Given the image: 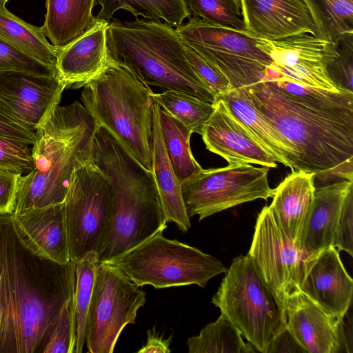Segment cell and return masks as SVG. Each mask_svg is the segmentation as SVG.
I'll use <instances>...</instances> for the list:
<instances>
[{"mask_svg": "<svg viewBox=\"0 0 353 353\" xmlns=\"http://www.w3.org/2000/svg\"><path fill=\"white\" fill-rule=\"evenodd\" d=\"M23 141L0 135V169L28 174L34 168L32 149Z\"/></svg>", "mask_w": 353, "mask_h": 353, "instance_id": "38", "label": "cell"}, {"mask_svg": "<svg viewBox=\"0 0 353 353\" xmlns=\"http://www.w3.org/2000/svg\"><path fill=\"white\" fill-rule=\"evenodd\" d=\"M74 281L73 262L45 256L0 215V353H43Z\"/></svg>", "mask_w": 353, "mask_h": 353, "instance_id": "1", "label": "cell"}, {"mask_svg": "<svg viewBox=\"0 0 353 353\" xmlns=\"http://www.w3.org/2000/svg\"><path fill=\"white\" fill-rule=\"evenodd\" d=\"M225 273L212 303L257 352L267 353L272 339L286 326L285 312L248 254L234 258Z\"/></svg>", "mask_w": 353, "mask_h": 353, "instance_id": "7", "label": "cell"}, {"mask_svg": "<svg viewBox=\"0 0 353 353\" xmlns=\"http://www.w3.org/2000/svg\"><path fill=\"white\" fill-rule=\"evenodd\" d=\"M256 110L290 149V168L315 176L353 158V92L286 80L245 87Z\"/></svg>", "mask_w": 353, "mask_h": 353, "instance_id": "2", "label": "cell"}, {"mask_svg": "<svg viewBox=\"0 0 353 353\" xmlns=\"http://www.w3.org/2000/svg\"><path fill=\"white\" fill-rule=\"evenodd\" d=\"M10 70L46 76L60 75L57 67L41 63L0 38V72Z\"/></svg>", "mask_w": 353, "mask_h": 353, "instance_id": "37", "label": "cell"}, {"mask_svg": "<svg viewBox=\"0 0 353 353\" xmlns=\"http://www.w3.org/2000/svg\"><path fill=\"white\" fill-rule=\"evenodd\" d=\"M0 135L32 145L34 130L19 121L0 102Z\"/></svg>", "mask_w": 353, "mask_h": 353, "instance_id": "41", "label": "cell"}, {"mask_svg": "<svg viewBox=\"0 0 353 353\" xmlns=\"http://www.w3.org/2000/svg\"><path fill=\"white\" fill-rule=\"evenodd\" d=\"M152 96L154 102L188 127L192 133L201 134L214 110V103L181 92L166 90L152 92Z\"/></svg>", "mask_w": 353, "mask_h": 353, "instance_id": "33", "label": "cell"}, {"mask_svg": "<svg viewBox=\"0 0 353 353\" xmlns=\"http://www.w3.org/2000/svg\"><path fill=\"white\" fill-rule=\"evenodd\" d=\"M248 255L284 312L288 297L299 290L304 276L316 258L307 257L288 239L269 206H265L257 216Z\"/></svg>", "mask_w": 353, "mask_h": 353, "instance_id": "13", "label": "cell"}, {"mask_svg": "<svg viewBox=\"0 0 353 353\" xmlns=\"http://www.w3.org/2000/svg\"><path fill=\"white\" fill-rule=\"evenodd\" d=\"M216 97L225 102L232 114L245 126L276 162L290 167V149L276 130L254 107L245 87L231 89Z\"/></svg>", "mask_w": 353, "mask_h": 353, "instance_id": "26", "label": "cell"}, {"mask_svg": "<svg viewBox=\"0 0 353 353\" xmlns=\"http://www.w3.org/2000/svg\"><path fill=\"white\" fill-rule=\"evenodd\" d=\"M332 43L336 51L327 65L329 77L338 89L353 92V33L345 34Z\"/></svg>", "mask_w": 353, "mask_h": 353, "instance_id": "35", "label": "cell"}, {"mask_svg": "<svg viewBox=\"0 0 353 353\" xmlns=\"http://www.w3.org/2000/svg\"><path fill=\"white\" fill-rule=\"evenodd\" d=\"M314 26V36L334 42L353 33V0H301Z\"/></svg>", "mask_w": 353, "mask_h": 353, "instance_id": "30", "label": "cell"}, {"mask_svg": "<svg viewBox=\"0 0 353 353\" xmlns=\"http://www.w3.org/2000/svg\"><path fill=\"white\" fill-rule=\"evenodd\" d=\"M193 17L220 26L245 31L239 0H185Z\"/></svg>", "mask_w": 353, "mask_h": 353, "instance_id": "34", "label": "cell"}, {"mask_svg": "<svg viewBox=\"0 0 353 353\" xmlns=\"http://www.w3.org/2000/svg\"><path fill=\"white\" fill-rule=\"evenodd\" d=\"M65 89L60 75L0 72V102L34 130L59 105Z\"/></svg>", "mask_w": 353, "mask_h": 353, "instance_id": "15", "label": "cell"}, {"mask_svg": "<svg viewBox=\"0 0 353 353\" xmlns=\"http://www.w3.org/2000/svg\"><path fill=\"white\" fill-rule=\"evenodd\" d=\"M98 264V254L94 252L88 253L81 261L74 263V305L76 339L74 353L82 352L85 343L86 318Z\"/></svg>", "mask_w": 353, "mask_h": 353, "instance_id": "32", "label": "cell"}, {"mask_svg": "<svg viewBox=\"0 0 353 353\" xmlns=\"http://www.w3.org/2000/svg\"><path fill=\"white\" fill-rule=\"evenodd\" d=\"M10 0H0V5L1 6H5L6 3Z\"/></svg>", "mask_w": 353, "mask_h": 353, "instance_id": "45", "label": "cell"}, {"mask_svg": "<svg viewBox=\"0 0 353 353\" xmlns=\"http://www.w3.org/2000/svg\"><path fill=\"white\" fill-rule=\"evenodd\" d=\"M307 353L287 326L272 339L267 353Z\"/></svg>", "mask_w": 353, "mask_h": 353, "instance_id": "43", "label": "cell"}, {"mask_svg": "<svg viewBox=\"0 0 353 353\" xmlns=\"http://www.w3.org/2000/svg\"><path fill=\"white\" fill-rule=\"evenodd\" d=\"M12 215L43 255L62 264L70 261L64 203Z\"/></svg>", "mask_w": 353, "mask_h": 353, "instance_id": "23", "label": "cell"}, {"mask_svg": "<svg viewBox=\"0 0 353 353\" xmlns=\"http://www.w3.org/2000/svg\"><path fill=\"white\" fill-rule=\"evenodd\" d=\"M158 104L153 112V174L167 222L175 223L183 232L191 227L190 217L183 202L181 183L177 179L165 148L161 131Z\"/></svg>", "mask_w": 353, "mask_h": 353, "instance_id": "24", "label": "cell"}, {"mask_svg": "<svg viewBox=\"0 0 353 353\" xmlns=\"http://www.w3.org/2000/svg\"><path fill=\"white\" fill-rule=\"evenodd\" d=\"M339 252L332 246L316 256L299 290L327 314L341 321L351 305L353 281Z\"/></svg>", "mask_w": 353, "mask_h": 353, "instance_id": "18", "label": "cell"}, {"mask_svg": "<svg viewBox=\"0 0 353 353\" xmlns=\"http://www.w3.org/2000/svg\"><path fill=\"white\" fill-rule=\"evenodd\" d=\"M245 32L276 41L301 33L314 36V26L301 0H239Z\"/></svg>", "mask_w": 353, "mask_h": 353, "instance_id": "19", "label": "cell"}, {"mask_svg": "<svg viewBox=\"0 0 353 353\" xmlns=\"http://www.w3.org/2000/svg\"><path fill=\"white\" fill-rule=\"evenodd\" d=\"M353 188L347 194L338 221L332 247L353 255Z\"/></svg>", "mask_w": 353, "mask_h": 353, "instance_id": "40", "label": "cell"}, {"mask_svg": "<svg viewBox=\"0 0 353 353\" xmlns=\"http://www.w3.org/2000/svg\"><path fill=\"white\" fill-rule=\"evenodd\" d=\"M189 353H253L256 350L245 343L239 330L222 314L208 324L198 336L187 341Z\"/></svg>", "mask_w": 353, "mask_h": 353, "instance_id": "31", "label": "cell"}, {"mask_svg": "<svg viewBox=\"0 0 353 353\" xmlns=\"http://www.w3.org/2000/svg\"><path fill=\"white\" fill-rule=\"evenodd\" d=\"M185 53L195 72L216 96L232 89L227 77L196 50L185 44Z\"/></svg>", "mask_w": 353, "mask_h": 353, "instance_id": "39", "label": "cell"}, {"mask_svg": "<svg viewBox=\"0 0 353 353\" xmlns=\"http://www.w3.org/2000/svg\"><path fill=\"white\" fill-rule=\"evenodd\" d=\"M286 326L307 353H338L346 348L343 321L327 314L305 294H291L285 308Z\"/></svg>", "mask_w": 353, "mask_h": 353, "instance_id": "17", "label": "cell"}, {"mask_svg": "<svg viewBox=\"0 0 353 353\" xmlns=\"http://www.w3.org/2000/svg\"><path fill=\"white\" fill-rule=\"evenodd\" d=\"M101 9L96 17L99 21L110 22L119 10H125L136 18L163 20L172 27H178L190 17L185 0H96Z\"/></svg>", "mask_w": 353, "mask_h": 353, "instance_id": "28", "label": "cell"}, {"mask_svg": "<svg viewBox=\"0 0 353 353\" xmlns=\"http://www.w3.org/2000/svg\"><path fill=\"white\" fill-rule=\"evenodd\" d=\"M147 335V341L138 350V353H169L171 352L170 345L172 336L166 339H164L163 336H159L155 331V326L153 329L148 330Z\"/></svg>", "mask_w": 353, "mask_h": 353, "instance_id": "44", "label": "cell"}, {"mask_svg": "<svg viewBox=\"0 0 353 353\" xmlns=\"http://www.w3.org/2000/svg\"><path fill=\"white\" fill-rule=\"evenodd\" d=\"M352 188V181L343 179L316 189L298 244L310 259L332 246L344 199Z\"/></svg>", "mask_w": 353, "mask_h": 353, "instance_id": "20", "label": "cell"}, {"mask_svg": "<svg viewBox=\"0 0 353 353\" xmlns=\"http://www.w3.org/2000/svg\"><path fill=\"white\" fill-rule=\"evenodd\" d=\"M182 41L216 65L232 88L248 87L263 80L270 57L245 31L208 23L196 17L176 28Z\"/></svg>", "mask_w": 353, "mask_h": 353, "instance_id": "9", "label": "cell"}, {"mask_svg": "<svg viewBox=\"0 0 353 353\" xmlns=\"http://www.w3.org/2000/svg\"><path fill=\"white\" fill-rule=\"evenodd\" d=\"M214 110L203 126L206 148L225 159L228 164L249 163L276 168V161L231 112L225 102L216 97Z\"/></svg>", "mask_w": 353, "mask_h": 353, "instance_id": "16", "label": "cell"}, {"mask_svg": "<svg viewBox=\"0 0 353 353\" xmlns=\"http://www.w3.org/2000/svg\"><path fill=\"white\" fill-rule=\"evenodd\" d=\"M94 6L96 0H46L45 36L55 48H65L97 22Z\"/></svg>", "mask_w": 353, "mask_h": 353, "instance_id": "25", "label": "cell"}, {"mask_svg": "<svg viewBox=\"0 0 353 353\" xmlns=\"http://www.w3.org/2000/svg\"><path fill=\"white\" fill-rule=\"evenodd\" d=\"M0 38L41 63L57 68L61 49L50 44L41 27L28 23L1 5Z\"/></svg>", "mask_w": 353, "mask_h": 353, "instance_id": "27", "label": "cell"}, {"mask_svg": "<svg viewBox=\"0 0 353 353\" xmlns=\"http://www.w3.org/2000/svg\"><path fill=\"white\" fill-rule=\"evenodd\" d=\"M21 175L19 172L0 169V215L13 214Z\"/></svg>", "mask_w": 353, "mask_h": 353, "instance_id": "42", "label": "cell"}, {"mask_svg": "<svg viewBox=\"0 0 353 353\" xmlns=\"http://www.w3.org/2000/svg\"><path fill=\"white\" fill-rule=\"evenodd\" d=\"M75 339L73 294L63 307L43 353H74Z\"/></svg>", "mask_w": 353, "mask_h": 353, "instance_id": "36", "label": "cell"}, {"mask_svg": "<svg viewBox=\"0 0 353 353\" xmlns=\"http://www.w3.org/2000/svg\"><path fill=\"white\" fill-rule=\"evenodd\" d=\"M97 127L77 101L54 108L34 130V168L20 176L12 214L64 202L74 170L90 160Z\"/></svg>", "mask_w": 353, "mask_h": 353, "instance_id": "4", "label": "cell"}, {"mask_svg": "<svg viewBox=\"0 0 353 353\" xmlns=\"http://www.w3.org/2000/svg\"><path fill=\"white\" fill-rule=\"evenodd\" d=\"M159 231L108 262L118 266L137 285L155 289L195 284L205 288L214 276L227 272L216 258Z\"/></svg>", "mask_w": 353, "mask_h": 353, "instance_id": "8", "label": "cell"}, {"mask_svg": "<svg viewBox=\"0 0 353 353\" xmlns=\"http://www.w3.org/2000/svg\"><path fill=\"white\" fill-rule=\"evenodd\" d=\"M63 203L70 261L98 254L109 225L110 194L106 177L91 159L74 170Z\"/></svg>", "mask_w": 353, "mask_h": 353, "instance_id": "12", "label": "cell"}, {"mask_svg": "<svg viewBox=\"0 0 353 353\" xmlns=\"http://www.w3.org/2000/svg\"><path fill=\"white\" fill-rule=\"evenodd\" d=\"M111 59L146 86L181 92L214 103L216 95L190 65L176 29L161 20L113 19L107 28Z\"/></svg>", "mask_w": 353, "mask_h": 353, "instance_id": "5", "label": "cell"}, {"mask_svg": "<svg viewBox=\"0 0 353 353\" xmlns=\"http://www.w3.org/2000/svg\"><path fill=\"white\" fill-rule=\"evenodd\" d=\"M269 170L249 163L202 169L181 183L189 217L198 215L201 221L243 203L272 197L274 189L268 183Z\"/></svg>", "mask_w": 353, "mask_h": 353, "instance_id": "11", "label": "cell"}, {"mask_svg": "<svg viewBox=\"0 0 353 353\" xmlns=\"http://www.w3.org/2000/svg\"><path fill=\"white\" fill-rule=\"evenodd\" d=\"M315 174L292 170L274 189L269 206L284 234L297 246L316 188Z\"/></svg>", "mask_w": 353, "mask_h": 353, "instance_id": "22", "label": "cell"}, {"mask_svg": "<svg viewBox=\"0 0 353 353\" xmlns=\"http://www.w3.org/2000/svg\"><path fill=\"white\" fill-rule=\"evenodd\" d=\"M158 112L166 153L177 179L182 183L203 169L191 150L192 132L159 105Z\"/></svg>", "mask_w": 353, "mask_h": 353, "instance_id": "29", "label": "cell"}, {"mask_svg": "<svg viewBox=\"0 0 353 353\" xmlns=\"http://www.w3.org/2000/svg\"><path fill=\"white\" fill-rule=\"evenodd\" d=\"M256 46L272 61L262 81L286 79L324 90H341L327 70L336 51L332 42L305 32L276 41L256 39Z\"/></svg>", "mask_w": 353, "mask_h": 353, "instance_id": "14", "label": "cell"}, {"mask_svg": "<svg viewBox=\"0 0 353 353\" xmlns=\"http://www.w3.org/2000/svg\"><path fill=\"white\" fill-rule=\"evenodd\" d=\"M109 22H97L59 51L57 69L65 89H77L97 77L110 58L107 45Z\"/></svg>", "mask_w": 353, "mask_h": 353, "instance_id": "21", "label": "cell"}, {"mask_svg": "<svg viewBox=\"0 0 353 353\" xmlns=\"http://www.w3.org/2000/svg\"><path fill=\"white\" fill-rule=\"evenodd\" d=\"M90 159L110 189V221L98 252L99 263H106L164 231L167 221L152 173L103 127L95 132Z\"/></svg>", "mask_w": 353, "mask_h": 353, "instance_id": "3", "label": "cell"}, {"mask_svg": "<svg viewBox=\"0 0 353 353\" xmlns=\"http://www.w3.org/2000/svg\"><path fill=\"white\" fill-rule=\"evenodd\" d=\"M152 91L127 68L110 59L83 86V105L146 170H152Z\"/></svg>", "mask_w": 353, "mask_h": 353, "instance_id": "6", "label": "cell"}, {"mask_svg": "<svg viewBox=\"0 0 353 353\" xmlns=\"http://www.w3.org/2000/svg\"><path fill=\"white\" fill-rule=\"evenodd\" d=\"M145 292L116 265L99 263L88 307L85 339L91 353H112L121 332L134 324Z\"/></svg>", "mask_w": 353, "mask_h": 353, "instance_id": "10", "label": "cell"}]
</instances>
